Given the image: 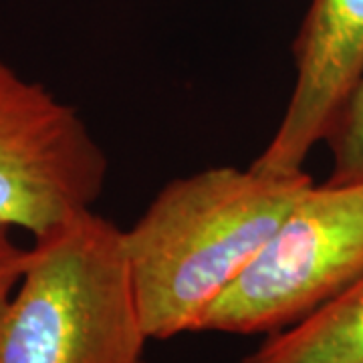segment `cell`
I'll return each mask as SVG.
<instances>
[{"label":"cell","mask_w":363,"mask_h":363,"mask_svg":"<svg viewBox=\"0 0 363 363\" xmlns=\"http://www.w3.org/2000/svg\"><path fill=\"white\" fill-rule=\"evenodd\" d=\"M315 182L214 166L168 182L123 230L131 283L150 339L198 333L210 305L257 259Z\"/></svg>","instance_id":"6da1fadb"},{"label":"cell","mask_w":363,"mask_h":363,"mask_svg":"<svg viewBox=\"0 0 363 363\" xmlns=\"http://www.w3.org/2000/svg\"><path fill=\"white\" fill-rule=\"evenodd\" d=\"M123 230L81 212L28 247L0 311V363H150Z\"/></svg>","instance_id":"7a4b0ae2"},{"label":"cell","mask_w":363,"mask_h":363,"mask_svg":"<svg viewBox=\"0 0 363 363\" xmlns=\"http://www.w3.org/2000/svg\"><path fill=\"white\" fill-rule=\"evenodd\" d=\"M363 274V184L311 182L200 331L269 335L297 323Z\"/></svg>","instance_id":"3957f363"},{"label":"cell","mask_w":363,"mask_h":363,"mask_svg":"<svg viewBox=\"0 0 363 363\" xmlns=\"http://www.w3.org/2000/svg\"><path fill=\"white\" fill-rule=\"evenodd\" d=\"M107 174L77 109L0 61V226L43 236L93 210Z\"/></svg>","instance_id":"277c9868"},{"label":"cell","mask_w":363,"mask_h":363,"mask_svg":"<svg viewBox=\"0 0 363 363\" xmlns=\"http://www.w3.org/2000/svg\"><path fill=\"white\" fill-rule=\"evenodd\" d=\"M295 85L252 168L272 176L305 169L363 69V0H309L293 43Z\"/></svg>","instance_id":"5b68a950"},{"label":"cell","mask_w":363,"mask_h":363,"mask_svg":"<svg viewBox=\"0 0 363 363\" xmlns=\"http://www.w3.org/2000/svg\"><path fill=\"white\" fill-rule=\"evenodd\" d=\"M238 363H363V274Z\"/></svg>","instance_id":"8992f818"},{"label":"cell","mask_w":363,"mask_h":363,"mask_svg":"<svg viewBox=\"0 0 363 363\" xmlns=\"http://www.w3.org/2000/svg\"><path fill=\"white\" fill-rule=\"evenodd\" d=\"M323 143L331 168L327 184H363V69L333 117Z\"/></svg>","instance_id":"52a82bcc"},{"label":"cell","mask_w":363,"mask_h":363,"mask_svg":"<svg viewBox=\"0 0 363 363\" xmlns=\"http://www.w3.org/2000/svg\"><path fill=\"white\" fill-rule=\"evenodd\" d=\"M28 260V248L13 238V230L0 226V311L18 285Z\"/></svg>","instance_id":"ba28073f"}]
</instances>
